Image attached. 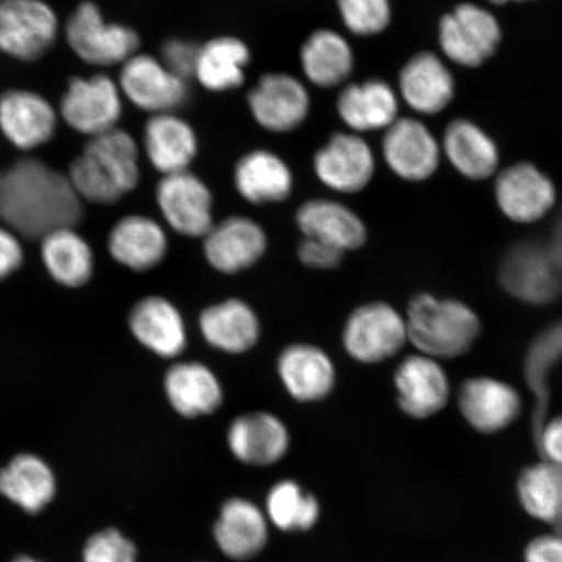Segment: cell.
Segmentation results:
<instances>
[{
  "mask_svg": "<svg viewBox=\"0 0 562 562\" xmlns=\"http://www.w3.org/2000/svg\"><path fill=\"white\" fill-rule=\"evenodd\" d=\"M82 217L83 201L68 175L46 161L27 157L0 172V221L20 237L41 240Z\"/></svg>",
  "mask_w": 562,
  "mask_h": 562,
  "instance_id": "1",
  "label": "cell"
},
{
  "mask_svg": "<svg viewBox=\"0 0 562 562\" xmlns=\"http://www.w3.org/2000/svg\"><path fill=\"white\" fill-rule=\"evenodd\" d=\"M67 175L83 202L114 205L138 187L139 147L136 139L121 128L89 138Z\"/></svg>",
  "mask_w": 562,
  "mask_h": 562,
  "instance_id": "2",
  "label": "cell"
},
{
  "mask_svg": "<svg viewBox=\"0 0 562 562\" xmlns=\"http://www.w3.org/2000/svg\"><path fill=\"white\" fill-rule=\"evenodd\" d=\"M407 341L435 360L465 355L481 333L476 314L460 301L422 293L407 305Z\"/></svg>",
  "mask_w": 562,
  "mask_h": 562,
  "instance_id": "3",
  "label": "cell"
},
{
  "mask_svg": "<svg viewBox=\"0 0 562 562\" xmlns=\"http://www.w3.org/2000/svg\"><path fill=\"white\" fill-rule=\"evenodd\" d=\"M70 50L77 58L93 67L123 66L138 54L139 35L132 27L109 23L100 7L90 0L81 2L70 13L65 26Z\"/></svg>",
  "mask_w": 562,
  "mask_h": 562,
  "instance_id": "4",
  "label": "cell"
},
{
  "mask_svg": "<svg viewBox=\"0 0 562 562\" xmlns=\"http://www.w3.org/2000/svg\"><path fill=\"white\" fill-rule=\"evenodd\" d=\"M344 350L361 364L395 357L407 341L405 316L383 301H371L351 312L341 334Z\"/></svg>",
  "mask_w": 562,
  "mask_h": 562,
  "instance_id": "5",
  "label": "cell"
},
{
  "mask_svg": "<svg viewBox=\"0 0 562 562\" xmlns=\"http://www.w3.org/2000/svg\"><path fill=\"white\" fill-rule=\"evenodd\" d=\"M59 115L88 138L117 128L123 115V93L110 76L74 77L59 103Z\"/></svg>",
  "mask_w": 562,
  "mask_h": 562,
  "instance_id": "6",
  "label": "cell"
},
{
  "mask_svg": "<svg viewBox=\"0 0 562 562\" xmlns=\"http://www.w3.org/2000/svg\"><path fill=\"white\" fill-rule=\"evenodd\" d=\"M59 19L44 0H0V53L35 61L52 50Z\"/></svg>",
  "mask_w": 562,
  "mask_h": 562,
  "instance_id": "7",
  "label": "cell"
},
{
  "mask_svg": "<svg viewBox=\"0 0 562 562\" xmlns=\"http://www.w3.org/2000/svg\"><path fill=\"white\" fill-rule=\"evenodd\" d=\"M156 201L168 227L181 236L203 238L215 224L213 193L191 171L164 176Z\"/></svg>",
  "mask_w": 562,
  "mask_h": 562,
  "instance_id": "8",
  "label": "cell"
},
{
  "mask_svg": "<svg viewBox=\"0 0 562 562\" xmlns=\"http://www.w3.org/2000/svg\"><path fill=\"white\" fill-rule=\"evenodd\" d=\"M269 249L266 231L252 217L228 216L202 238L203 257L223 276H237L255 267Z\"/></svg>",
  "mask_w": 562,
  "mask_h": 562,
  "instance_id": "9",
  "label": "cell"
},
{
  "mask_svg": "<svg viewBox=\"0 0 562 562\" xmlns=\"http://www.w3.org/2000/svg\"><path fill=\"white\" fill-rule=\"evenodd\" d=\"M117 83L126 100L151 115L175 112L189 97V82L171 74L159 58L149 54H136L126 60Z\"/></svg>",
  "mask_w": 562,
  "mask_h": 562,
  "instance_id": "10",
  "label": "cell"
},
{
  "mask_svg": "<svg viewBox=\"0 0 562 562\" xmlns=\"http://www.w3.org/2000/svg\"><path fill=\"white\" fill-rule=\"evenodd\" d=\"M313 167L323 186L337 193L355 194L374 178L375 157L361 135L340 132L315 153Z\"/></svg>",
  "mask_w": 562,
  "mask_h": 562,
  "instance_id": "11",
  "label": "cell"
},
{
  "mask_svg": "<svg viewBox=\"0 0 562 562\" xmlns=\"http://www.w3.org/2000/svg\"><path fill=\"white\" fill-rule=\"evenodd\" d=\"M439 40L449 59L472 68L483 65L496 52L502 31L488 11L465 3L441 19Z\"/></svg>",
  "mask_w": 562,
  "mask_h": 562,
  "instance_id": "12",
  "label": "cell"
},
{
  "mask_svg": "<svg viewBox=\"0 0 562 562\" xmlns=\"http://www.w3.org/2000/svg\"><path fill=\"white\" fill-rule=\"evenodd\" d=\"M251 116L263 130L288 133L304 124L311 114V94L304 83L288 74H267L249 91Z\"/></svg>",
  "mask_w": 562,
  "mask_h": 562,
  "instance_id": "13",
  "label": "cell"
},
{
  "mask_svg": "<svg viewBox=\"0 0 562 562\" xmlns=\"http://www.w3.org/2000/svg\"><path fill=\"white\" fill-rule=\"evenodd\" d=\"M505 291L531 305H547L562 293V271L547 249L522 244L513 248L501 266Z\"/></svg>",
  "mask_w": 562,
  "mask_h": 562,
  "instance_id": "14",
  "label": "cell"
},
{
  "mask_svg": "<svg viewBox=\"0 0 562 562\" xmlns=\"http://www.w3.org/2000/svg\"><path fill=\"white\" fill-rule=\"evenodd\" d=\"M277 372L288 395L301 404L323 402L331 395L337 382L331 356L308 342H294L281 350Z\"/></svg>",
  "mask_w": 562,
  "mask_h": 562,
  "instance_id": "15",
  "label": "cell"
},
{
  "mask_svg": "<svg viewBox=\"0 0 562 562\" xmlns=\"http://www.w3.org/2000/svg\"><path fill=\"white\" fill-rule=\"evenodd\" d=\"M227 446L237 461L249 467H271L283 460L291 448V432L277 414L257 411L232 419Z\"/></svg>",
  "mask_w": 562,
  "mask_h": 562,
  "instance_id": "16",
  "label": "cell"
},
{
  "mask_svg": "<svg viewBox=\"0 0 562 562\" xmlns=\"http://www.w3.org/2000/svg\"><path fill=\"white\" fill-rule=\"evenodd\" d=\"M58 128V112L44 95L11 89L0 95V132L21 151L38 149Z\"/></svg>",
  "mask_w": 562,
  "mask_h": 562,
  "instance_id": "17",
  "label": "cell"
},
{
  "mask_svg": "<svg viewBox=\"0 0 562 562\" xmlns=\"http://www.w3.org/2000/svg\"><path fill=\"white\" fill-rule=\"evenodd\" d=\"M128 326L140 346L164 360H176L187 350L184 316L166 297L147 296L137 301L130 313Z\"/></svg>",
  "mask_w": 562,
  "mask_h": 562,
  "instance_id": "18",
  "label": "cell"
},
{
  "mask_svg": "<svg viewBox=\"0 0 562 562\" xmlns=\"http://www.w3.org/2000/svg\"><path fill=\"white\" fill-rule=\"evenodd\" d=\"M382 151L392 172L406 181L426 180L439 166L440 149L437 139L416 119H397L386 128Z\"/></svg>",
  "mask_w": 562,
  "mask_h": 562,
  "instance_id": "19",
  "label": "cell"
},
{
  "mask_svg": "<svg viewBox=\"0 0 562 562\" xmlns=\"http://www.w3.org/2000/svg\"><path fill=\"white\" fill-rule=\"evenodd\" d=\"M168 404L187 419L213 416L224 404L226 393L216 372L200 361H178L164 379Z\"/></svg>",
  "mask_w": 562,
  "mask_h": 562,
  "instance_id": "20",
  "label": "cell"
},
{
  "mask_svg": "<svg viewBox=\"0 0 562 562\" xmlns=\"http://www.w3.org/2000/svg\"><path fill=\"white\" fill-rule=\"evenodd\" d=\"M397 404L407 417L426 419L446 406L449 382L435 358L425 355L406 357L395 372Z\"/></svg>",
  "mask_w": 562,
  "mask_h": 562,
  "instance_id": "21",
  "label": "cell"
},
{
  "mask_svg": "<svg viewBox=\"0 0 562 562\" xmlns=\"http://www.w3.org/2000/svg\"><path fill=\"white\" fill-rule=\"evenodd\" d=\"M199 327L207 346L232 356L248 353L262 336L261 319L241 299H227L203 308Z\"/></svg>",
  "mask_w": 562,
  "mask_h": 562,
  "instance_id": "22",
  "label": "cell"
},
{
  "mask_svg": "<svg viewBox=\"0 0 562 562\" xmlns=\"http://www.w3.org/2000/svg\"><path fill=\"white\" fill-rule=\"evenodd\" d=\"M495 193L503 213L518 223L542 220L557 202L552 181L529 164L503 171L496 180Z\"/></svg>",
  "mask_w": 562,
  "mask_h": 562,
  "instance_id": "23",
  "label": "cell"
},
{
  "mask_svg": "<svg viewBox=\"0 0 562 562\" xmlns=\"http://www.w3.org/2000/svg\"><path fill=\"white\" fill-rule=\"evenodd\" d=\"M108 248L119 265L132 271L147 272L165 261L168 236L164 226L153 217L132 214L111 228Z\"/></svg>",
  "mask_w": 562,
  "mask_h": 562,
  "instance_id": "24",
  "label": "cell"
},
{
  "mask_svg": "<svg viewBox=\"0 0 562 562\" xmlns=\"http://www.w3.org/2000/svg\"><path fill=\"white\" fill-rule=\"evenodd\" d=\"M459 405L470 426L483 434L504 430L521 413V397L512 385L491 378L470 379L461 385Z\"/></svg>",
  "mask_w": 562,
  "mask_h": 562,
  "instance_id": "25",
  "label": "cell"
},
{
  "mask_svg": "<svg viewBox=\"0 0 562 562\" xmlns=\"http://www.w3.org/2000/svg\"><path fill=\"white\" fill-rule=\"evenodd\" d=\"M296 224L302 236L327 243L344 252L358 250L368 241L362 217L333 200L305 202L297 210Z\"/></svg>",
  "mask_w": 562,
  "mask_h": 562,
  "instance_id": "26",
  "label": "cell"
},
{
  "mask_svg": "<svg viewBox=\"0 0 562 562\" xmlns=\"http://www.w3.org/2000/svg\"><path fill=\"white\" fill-rule=\"evenodd\" d=\"M336 111L357 135L386 130L398 119L397 94L389 82L379 79L349 83L337 97Z\"/></svg>",
  "mask_w": 562,
  "mask_h": 562,
  "instance_id": "27",
  "label": "cell"
},
{
  "mask_svg": "<svg viewBox=\"0 0 562 562\" xmlns=\"http://www.w3.org/2000/svg\"><path fill=\"white\" fill-rule=\"evenodd\" d=\"M144 150L161 175L179 173L189 171L199 151V139L191 124L175 112H167L146 122Z\"/></svg>",
  "mask_w": 562,
  "mask_h": 562,
  "instance_id": "28",
  "label": "cell"
},
{
  "mask_svg": "<svg viewBox=\"0 0 562 562\" xmlns=\"http://www.w3.org/2000/svg\"><path fill=\"white\" fill-rule=\"evenodd\" d=\"M267 516L246 498H229L223 504L214 526L216 546L228 559L245 561L263 550L269 538Z\"/></svg>",
  "mask_w": 562,
  "mask_h": 562,
  "instance_id": "29",
  "label": "cell"
},
{
  "mask_svg": "<svg viewBox=\"0 0 562 562\" xmlns=\"http://www.w3.org/2000/svg\"><path fill=\"white\" fill-rule=\"evenodd\" d=\"M400 94L418 114L435 115L445 110L454 95V80L437 55L420 53L400 72Z\"/></svg>",
  "mask_w": 562,
  "mask_h": 562,
  "instance_id": "30",
  "label": "cell"
},
{
  "mask_svg": "<svg viewBox=\"0 0 562 562\" xmlns=\"http://www.w3.org/2000/svg\"><path fill=\"white\" fill-rule=\"evenodd\" d=\"M235 188L251 205L283 202L293 192V173L283 158L269 150L246 154L235 168Z\"/></svg>",
  "mask_w": 562,
  "mask_h": 562,
  "instance_id": "31",
  "label": "cell"
},
{
  "mask_svg": "<svg viewBox=\"0 0 562 562\" xmlns=\"http://www.w3.org/2000/svg\"><path fill=\"white\" fill-rule=\"evenodd\" d=\"M41 257L48 276L61 286L81 288L93 277V249L76 227L55 229L41 238Z\"/></svg>",
  "mask_w": 562,
  "mask_h": 562,
  "instance_id": "32",
  "label": "cell"
},
{
  "mask_svg": "<svg viewBox=\"0 0 562 562\" xmlns=\"http://www.w3.org/2000/svg\"><path fill=\"white\" fill-rule=\"evenodd\" d=\"M300 61L306 79L323 89L346 83L356 65L349 42L331 30H319L308 35L301 47Z\"/></svg>",
  "mask_w": 562,
  "mask_h": 562,
  "instance_id": "33",
  "label": "cell"
},
{
  "mask_svg": "<svg viewBox=\"0 0 562 562\" xmlns=\"http://www.w3.org/2000/svg\"><path fill=\"white\" fill-rule=\"evenodd\" d=\"M56 482L50 467L32 453H21L0 469V494L26 512L44 509L55 496Z\"/></svg>",
  "mask_w": 562,
  "mask_h": 562,
  "instance_id": "34",
  "label": "cell"
},
{
  "mask_svg": "<svg viewBox=\"0 0 562 562\" xmlns=\"http://www.w3.org/2000/svg\"><path fill=\"white\" fill-rule=\"evenodd\" d=\"M250 63V50L236 37H216L200 46L194 79L214 93L240 88Z\"/></svg>",
  "mask_w": 562,
  "mask_h": 562,
  "instance_id": "35",
  "label": "cell"
},
{
  "mask_svg": "<svg viewBox=\"0 0 562 562\" xmlns=\"http://www.w3.org/2000/svg\"><path fill=\"white\" fill-rule=\"evenodd\" d=\"M442 147L456 170L469 179H487L496 171L497 147L494 140L473 123L457 121L449 125Z\"/></svg>",
  "mask_w": 562,
  "mask_h": 562,
  "instance_id": "36",
  "label": "cell"
},
{
  "mask_svg": "<svg viewBox=\"0 0 562 562\" xmlns=\"http://www.w3.org/2000/svg\"><path fill=\"white\" fill-rule=\"evenodd\" d=\"M522 507L562 536V467L546 461L524 470L518 480Z\"/></svg>",
  "mask_w": 562,
  "mask_h": 562,
  "instance_id": "37",
  "label": "cell"
},
{
  "mask_svg": "<svg viewBox=\"0 0 562 562\" xmlns=\"http://www.w3.org/2000/svg\"><path fill=\"white\" fill-rule=\"evenodd\" d=\"M561 360L562 322L546 329L542 335L537 337L525 360L526 382L536 396V409L532 414L533 439L547 422L548 400H550L547 376L554 364Z\"/></svg>",
  "mask_w": 562,
  "mask_h": 562,
  "instance_id": "38",
  "label": "cell"
},
{
  "mask_svg": "<svg viewBox=\"0 0 562 562\" xmlns=\"http://www.w3.org/2000/svg\"><path fill=\"white\" fill-rule=\"evenodd\" d=\"M319 503L292 480L280 481L266 498V516L283 531H306L318 521Z\"/></svg>",
  "mask_w": 562,
  "mask_h": 562,
  "instance_id": "39",
  "label": "cell"
},
{
  "mask_svg": "<svg viewBox=\"0 0 562 562\" xmlns=\"http://www.w3.org/2000/svg\"><path fill=\"white\" fill-rule=\"evenodd\" d=\"M337 7L342 24L360 37L382 33L391 23L390 0H337Z\"/></svg>",
  "mask_w": 562,
  "mask_h": 562,
  "instance_id": "40",
  "label": "cell"
},
{
  "mask_svg": "<svg viewBox=\"0 0 562 562\" xmlns=\"http://www.w3.org/2000/svg\"><path fill=\"white\" fill-rule=\"evenodd\" d=\"M83 562H137V550L121 531L105 529L88 540Z\"/></svg>",
  "mask_w": 562,
  "mask_h": 562,
  "instance_id": "41",
  "label": "cell"
},
{
  "mask_svg": "<svg viewBox=\"0 0 562 562\" xmlns=\"http://www.w3.org/2000/svg\"><path fill=\"white\" fill-rule=\"evenodd\" d=\"M200 46L184 40H168L160 48L159 60L171 74L187 82L194 79Z\"/></svg>",
  "mask_w": 562,
  "mask_h": 562,
  "instance_id": "42",
  "label": "cell"
},
{
  "mask_svg": "<svg viewBox=\"0 0 562 562\" xmlns=\"http://www.w3.org/2000/svg\"><path fill=\"white\" fill-rule=\"evenodd\" d=\"M346 252L315 238L304 237L299 244L297 257L301 265L314 271H329L339 267Z\"/></svg>",
  "mask_w": 562,
  "mask_h": 562,
  "instance_id": "43",
  "label": "cell"
},
{
  "mask_svg": "<svg viewBox=\"0 0 562 562\" xmlns=\"http://www.w3.org/2000/svg\"><path fill=\"white\" fill-rule=\"evenodd\" d=\"M24 262V249L20 236L5 226H0V280L16 272Z\"/></svg>",
  "mask_w": 562,
  "mask_h": 562,
  "instance_id": "44",
  "label": "cell"
},
{
  "mask_svg": "<svg viewBox=\"0 0 562 562\" xmlns=\"http://www.w3.org/2000/svg\"><path fill=\"white\" fill-rule=\"evenodd\" d=\"M543 460L562 467V416L547 420L536 437Z\"/></svg>",
  "mask_w": 562,
  "mask_h": 562,
  "instance_id": "45",
  "label": "cell"
},
{
  "mask_svg": "<svg viewBox=\"0 0 562 562\" xmlns=\"http://www.w3.org/2000/svg\"><path fill=\"white\" fill-rule=\"evenodd\" d=\"M526 562H562V536L539 537L531 540L525 551Z\"/></svg>",
  "mask_w": 562,
  "mask_h": 562,
  "instance_id": "46",
  "label": "cell"
},
{
  "mask_svg": "<svg viewBox=\"0 0 562 562\" xmlns=\"http://www.w3.org/2000/svg\"><path fill=\"white\" fill-rule=\"evenodd\" d=\"M547 250L550 252L554 263H557L562 271V217L558 224L557 231H554L550 248Z\"/></svg>",
  "mask_w": 562,
  "mask_h": 562,
  "instance_id": "47",
  "label": "cell"
},
{
  "mask_svg": "<svg viewBox=\"0 0 562 562\" xmlns=\"http://www.w3.org/2000/svg\"><path fill=\"white\" fill-rule=\"evenodd\" d=\"M11 562H41V561L34 560L30 557H19L15 560H12Z\"/></svg>",
  "mask_w": 562,
  "mask_h": 562,
  "instance_id": "48",
  "label": "cell"
},
{
  "mask_svg": "<svg viewBox=\"0 0 562 562\" xmlns=\"http://www.w3.org/2000/svg\"><path fill=\"white\" fill-rule=\"evenodd\" d=\"M494 4H505L512 2V0H490ZM513 2H524V0H513Z\"/></svg>",
  "mask_w": 562,
  "mask_h": 562,
  "instance_id": "49",
  "label": "cell"
}]
</instances>
